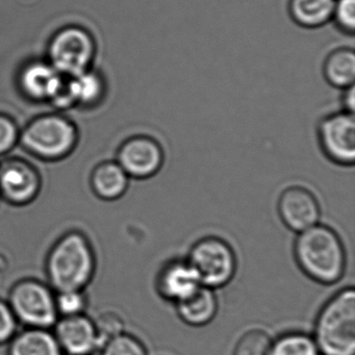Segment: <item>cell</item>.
Segmentation results:
<instances>
[{
  "label": "cell",
  "instance_id": "52a82bcc",
  "mask_svg": "<svg viewBox=\"0 0 355 355\" xmlns=\"http://www.w3.org/2000/svg\"><path fill=\"white\" fill-rule=\"evenodd\" d=\"M11 309L20 321L32 328L46 329L57 323L55 298L40 282H20L11 293Z\"/></svg>",
  "mask_w": 355,
  "mask_h": 355
},
{
  "label": "cell",
  "instance_id": "9a60e30c",
  "mask_svg": "<svg viewBox=\"0 0 355 355\" xmlns=\"http://www.w3.org/2000/svg\"><path fill=\"white\" fill-rule=\"evenodd\" d=\"M68 78L69 80H65L61 94L53 101L58 107L63 109L76 105L92 107L103 98L105 84L96 72L89 69Z\"/></svg>",
  "mask_w": 355,
  "mask_h": 355
},
{
  "label": "cell",
  "instance_id": "6da1fadb",
  "mask_svg": "<svg viewBox=\"0 0 355 355\" xmlns=\"http://www.w3.org/2000/svg\"><path fill=\"white\" fill-rule=\"evenodd\" d=\"M294 255L303 273L319 284H334L344 275L346 251L338 234L328 226L317 224L299 232Z\"/></svg>",
  "mask_w": 355,
  "mask_h": 355
},
{
  "label": "cell",
  "instance_id": "8992f818",
  "mask_svg": "<svg viewBox=\"0 0 355 355\" xmlns=\"http://www.w3.org/2000/svg\"><path fill=\"white\" fill-rule=\"evenodd\" d=\"M95 51L90 33L80 26H66L49 42V62L62 76L72 78L89 70Z\"/></svg>",
  "mask_w": 355,
  "mask_h": 355
},
{
  "label": "cell",
  "instance_id": "277c9868",
  "mask_svg": "<svg viewBox=\"0 0 355 355\" xmlns=\"http://www.w3.org/2000/svg\"><path fill=\"white\" fill-rule=\"evenodd\" d=\"M187 261L205 288H223L236 273L238 261L232 247L223 239L209 236L197 241L189 251Z\"/></svg>",
  "mask_w": 355,
  "mask_h": 355
},
{
  "label": "cell",
  "instance_id": "ffe728a7",
  "mask_svg": "<svg viewBox=\"0 0 355 355\" xmlns=\"http://www.w3.org/2000/svg\"><path fill=\"white\" fill-rule=\"evenodd\" d=\"M130 176L119 164L107 162L96 168L93 174V188L105 200L120 198L128 190Z\"/></svg>",
  "mask_w": 355,
  "mask_h": 355
},
{
  "label": "cell",
  "instance_id": "5bb4252c",
  "mask_svg": "<svg viewBox=\"0 0 355 355\" xmlns=\"http://www.w3.org/2000/svg\"><path fill=\"white\" fill-rule=\"evenodd\" d=\"M38 190V175L28 164L14 159L0 167V192L8 200L24 205L32 200Z\"/></svg>",
  "mask_w": 355,
  "mask_h": 355
},
{
  "label": "cell",
  "instance_id": "7a4b0ae2",
  "mask_svg": "<svg viewBox=\"0 0 355 355\" xmlns=\"http://www.w3.org/2000/svg\"><path fill=\"white\" fill-rule=\"evenodd\" d=\"M313 340L322 355H355V290L342 288L318 313Z\"/></svg>",
  "mask_w": 355,
  "mask_h": 355
},
{
  "label": "cell",
  "instance_id": "cb8c5ba5",
  "mask_svg": "<svg viewBox=\"0 0 355 355\" xmlns=\"http://www.w3.org/2000/svg\"><path fill=\"white\" fill-rule=\"evenodd\" d=\"M86 300L82 291H62L55 298V307L58 313H62L64 317L82 315Z\"/></svg>",
  "mask_w": 355,
  "mask_h": 355
},
{
  "label": "cell",
  "instance_id": "4fadbf2b",
  "mask_svg": "<svg viewBox=\"0 0 355 355\" xmlns=\"http://www.w3.org/2000/svg\"><path fill=\"white\" fill-rule=\"evenodd\" d=\"M201 284L187 259H170L159 270L155 288L162 298L178 303L192 296Z\"/></svg>",
  "mask_w": 355,
  "mask_h": 355
},
{
  "label": "cell",
  "instance_id": "8fae6325",
  "mask_svg": "<svg viewBox=\"0 0 355 355\" xmlns=\"http://www.w3.org/2000/svg\"><path fill=\"white\" fill-rule=\"evenodd\" d=\"M18 85L31 101L53 103L63 91L65 80L49 61H32L20 70Z\"/></svg>",
  "mask_w": 355,
  "mask_h": 355
},
{
  "label": "cell",
  "instance_id": "2e32d148",
  "mask_svg": "<svg viewBox=\"0 0 355 355\" xmlns=\"http://www.w3.org/2000/svg\"><path fill=\"white\" fill-rule=\"evenodd\" d=\"M178 317L182 322L202 327L215 319L218 313V300L214 290L200 286L192 296L176 304Z\"/></svg>",
  "mask_w": 355,
  "mask_h": 355
},
{
  "label": "cell",
  "instance_id": "ba28073f",
  "mask_svg": "<svg viewBox=\"0 0 355 355\" xmlns=\"http://www.w3.org/2000/svg\"><path fill=\"white\" fill-rule=\"evenodd\" d=\"M318 139L322 151L330 161L336 165H354V114L342 111L324 117L318 125Z\"/></svg>",
  "mask_w": 355,
  "mask_h": 355
},
{
  "label": "cell",
  "instance_id": "4316f807",
  "mask_svg": "<svg viewBox=\"0 0 355 355\" xmlns=\"http://www.w3.org/2000/svg\"><path fill=\"white\" fill-rule=\"evenodd\" d=\"M16 327V317L11 307L0 301V345L13 338Z\"/></svg>",
  "mask_w": 355,
  "mask_h": 355
},
{
  "label": "cell",
  "instance_id": "7402d4cb",
  "mask_svg": "<svg viewBox=\"0 0 355 355\" xmlns=\"http://www.w3.org/2000/svg\"><path fill=\"white\" fill-rule=\"evenodd\" d=\"M272 340L263 330H250L236 343L234 355H270Z\"/></svg>",
  "mask_w": 355,
  "mask_h": 355
},
{
  "label": "cell",
  "instance_id": "e0dca14e",
  "mask_svg": "<svg viewBox=\"0 0 355 355\" xmlns=\"http://www.w3.org/2000/svg\"><path fill=\"white\" fill-rule=\"evenodd\" d=\"M336 0H288V14L304 28H318L331 21Z\"/></svg>",
  "mask_w": 355,
  "mask_h": 355
},
{
  "label": "cell",
  "instance_id": "3957f363",
  "mask_svg": "<svg viewBox=\"0 0 355 355\" xmlns=\"http://www.w3.org/2000/svg\"><path fill=\"white\" fill-rule=\"evenodd\" d=\"M47 272L59 292L82 291L94 272V257L86 238L78 232L64 236L49 254Z\"/></svg>",
  "mask_w": 355,
  "mask_h": 355
},
{
  "label": "cell",
  "instance_id": "9c48e42d",
  "mask_svg": "<svg viewBox=\"0 0 355 355\" xmlns=\"http://www.w3.org/2000/svg\"><path fill=\"white\" fill-rule=\"evenodd\" d=\"M165 153L159 141L149 136L132 137L118 151V164L130 178L146 180L159 173Z\"/></svg>",
  "mask_w": 355,
  "mask_h": 355
},
{
  "label": "cell",
  "instance_id": "ac0fdd59",
  "mask_svg": "<svg viewBox=\"0 0 355 355\" xmlns=\"http://www.w3.org/2000/svg\"><path fill=\"white\" fill-rule=\"evenodd\" d=\"M55 334L31 328L12 338L9 355H63Z\"/></svg>",
  "mask_w": 355,
  "mask_h": 355
},
{
  "label": "cell",
  "instance_id": "30bf717a",
  "mask_svg": "<svg viewBox=\"0 0 355 355\" xmlns=\"http://www.w3.org/2000/svg\"><path fill=\"white\" fill-rule=\"evenodd\" d=\"M277 211L282 223L298 234L317 225L321 217V207L315 195L299 186L290 187L282 193Z\"/></svg>",
  "mask_w": 355,
  "mask_h": 355
},
{
  "label": "cell",
  "instance_id": "44dd1931",
  "mask_svg": "<svg viewBox=\"0 0 355 355\" xmlns=\"http://www.w3.org/2000/svg\"><path fill=\"white\" fill-rule=\"evenodd\" d=\"M270 355H320L313 336L301 331L282 334L272 342Z\"/></svg>",
  "mask_w": 355,
  "mask_h": 355
},
{
  "label": "cell",
  "instance_id": "484cf974",
  "mask_svg": "<svg viewBox=\"0 0 355 355\" xmlns=\"http://www.w3.org/2000/svg\"><path fill=\"white\" fill-rule=\"evenodd\" d=\"M19 138L17 125L9 116L0 114V155L13 148Z\"/></svg>",
  "mask_w": 355,
  "mask_h": 355
},
{
  "label": "cell",
  "instance_id": "7c38bea8",
  "mask_svg": "<svg viewBox=\"0 0 355 355\" xmlns=\"http://www.w3.org/2000/svg\"><path fill=\"white\" fill-rule=\"evenodd\" d=\"M55 336L65 355H92L103 346L96 325L82 315L64 317L57 324Z\"/></svg>",
  "mask_w": 355,
  "mask_h": 355
},
{
  "label": "cell",
  "instance_id": "d6986e66",
  "mask_svg": "<svg viewBox=\"0 0 355 355\" xmlns=\"http://www.w3.org/2000/svg\"><path fill=\"white\" fill-rule=\"evenodd\" d=\"M323 74L328 84L334 88L354 86L355 53L352 49H338L330 53L324 61Z\"/></svg>",
  "mask_w": 355,
  "mask_h": 355
},
{
  "label": "cell",
  "instance_id": "83f0119b",
  "mask_svg": "<svg viewBox=\"0 0 355 355\" xmlns=\"http://www.w3.org/2000/svg\"><path fill=\"white\" fill-rule=\"evenodd\" d=\"M342 95L343 111L347 113L354 114L355 107V89L354 86L344 89Z\"/></svg>",
  "mask_w": 355,
  "mask_h": 355
},
{
  "label": "cell",
  "instance_id": "603a6c76",
  "mask_svg": "<svg viewBox=\"0 0 355 355\" xmlns=\"http://www.w3.org/2000/svg\"><path fill=\"white\" fill-rule=\"evenodd\" d=\"M103 355H147L143 343L130 334L114 336L103 345Z\"/></svg>",
  "mask_w": 355,
  "mask_h": 355
},
{
  "label": "cell",
  "instance_id": "5b68a950",
  "mask_svg": "<svg viewBox=\"0 0 355 355\" xmlns=\"http://www.w3.org/2000/svg\"><path fill=\"white\" fill-rule=\"evenodd\" d=\"M21 141L30 153L41 159H62L76 146L78 130L68 118L49 114L31 121L21 134Z\"/></svg>",
  "mask_w": 355,
  "mask_h": 355
},
{
  "label": "cell",
  "instance_id": "d4e9b609",
  "mask_svg": "<svg viewBox=\"0 0 355 355\" xmlns=\"http://www.w3.org/2000/svg\"><path fill=\"white\" fill-rule=\"evenodd\" d=\"M331 20L340 32L347 35L354 34L355 0H336Z\"/></svg>",
  "mask_w": 355,
  "mask_h": 355
}]
</instances>
